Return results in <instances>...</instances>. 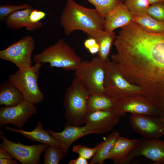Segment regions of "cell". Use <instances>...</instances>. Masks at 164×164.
Wrapping results in <instances>:
<instances>
[{"instance_id": "obj_1", "label": "cell", "mask_w": 164, "mask_h": 164, "mask_svg": "<svg viewBox=\"0 0 164 164\" xmlns=\"http://www.w3.org/2000/svg\"><path fill=\"white\" fill-rule=\"evenodd\" d=\"M111 56L122 76L150 99L164 98V32H148L132 22L121 28Z\"/></svg>"}, {"instance_id": "obj_2", "label": "cell", "mask_w": 164, "mask_h": 164, "mask_svg": "<svg viewBox=\"0 0 164 164\" xmlns=\"http://www.w3.org/2000/svg\"><path fill=\"white\" fill-rule=\"evenodd\" d=\"M60 21L66 36L79 30L94 37L104 30V19L95 9L84 7L73 0H67Z\"/></svg>"}, {"instance_id": "obj_3", "label": "cell", "mask_w": 164, "mask_h": 164, "mask_svg": "<svg viewBox=\"0 0 164 164\" xmlns=\"http://www.w3.org/2000/svg\"><path fill=\"white\" fill-rule=\"evenodd\" d=\"M90 95L84 85L75 77L66 90L63 102L67 123L77 126L85 124Z\"/></svg>"}, {"instance_id": "obj_4", "label": "cell", "mask_w": 164, "mask_h": 164, "mask_svg": "<svg viewBox=\"0 0 164 164\" xmlns=\"http://www.w3.org/2000/svg\"><path fill=\"white\" fill-rule=\"evenodd\" d=\"M33 60L35 63H48L51 67L66 71H75L82 61L74 50L62 38L34 55Z\"/></svg>"}, {"instance_id": "obj_5", "label": "cell", "mask_w": 164, "mask_h": 164, "mask_svg": "<svg viewBox=\"0 0 164 164\" xmlns=\"http://www.w3.org/2000/svg\"><path fill=\"white\" fill-rule=\"evenodd\" d=\"M42 65L36 63L29 67L18 68L9 76L8 79L21 92L25 100L34 104L41 102L44 98L38 83Z\"/></svg>"}, {"instance_id": "obj_6", "label": "cell", "mask_w": 164, "mask_h": 164, "mask_svg": "<svg viewBox=\"0 0 164 164\" xmlns=\"http://www.w3.org/2000/svg\"><path fill=\"white\" fill-rule=\"evenodd\" d=\"M105 62L98 56L94 57L90 61H82L75 71V77L81 81L90 94L104 93Z\"/></svg>"}, {"instance_id": "obj_7", "label": "cell", "mask_w": 164, "mask_h": 164, "mask_svg": "<svg viewBox=\"0 0 164 164\" xmlns=\"http://www.w3.org/2000/svg\"><path fill=\"white\" fill-rule=\"evenodd\" d=\"M104 93L117 99L141 95V88L128 82L119 73L115 63L105 62Z\"/></svg>"}, {"instance_id": "obj_8", "label": "cell", "mask_w": 164, "mask_h": 164, "mask_svg": "<svg viewBox=\"0 0 164 164\" xmlns=\"http://www.w3.org/2000/svg\"><path fill=\"white\" fill-rule=\"evenodd\" d=\"M35 46V41L27 35L0 51V59L12 63L18 68L32 66L31 57Z\"/></svg>"}, {"instance_id": "obj_9", "label": "cell", "mask_w": 164, "mask_h": 164, "mask_svg": "<svg viewBox=\"0 0 164 164\" xmlns=\"http://www.w3.org/2000/svg\"><path fill=\"white\" fill-rule=\"evenodd\" d=\"M2 142L0 147L9 152L14 158L22 164H41L40 157L49 145L42 143L31 145H26L19 142L11 141L1 135Z\"/></svg>"}, {"instance_id": "obj_10", "label": "cell", "mask_w": 164, "mask_h": 164, "mask_svg": "<svg viewBox=\"0 0 164 164\" xmlns=\"http://www.w3.org/2000/svg\"><path fill=\"white\" fill-rule=\"evenodd\" d=\"M34 104L25 100L12 106H2L0 108V127L7 124L14 125L23 129L30 117L36 113Z\"/></svg>"}, {"instance_id": "obj_11", "label": "cell", "mask_w": 164, "mask_h": 164, "mask_svg": "<svg viewBox=\"0 0 164 164\" xmlns=\"http://www.w3.org/2000/svg\"><path fill=\"white\" fill-rule=\"evenodd\" d=\"M129 121L134 132L144 138H158L164 135V122L159 116L132 114Z\"/></svg>"}, {"instance_id": "obj_12", "label": "cell", "mask_w": 164, "mask_h": 164, "mask_svg": "<svg viewBox=\"0 0 164 164\" xmlns=\"http://www.w3.org/2000/svg\"><path fill=\"white\" fill-rule=\"evenodd\" d=\"M115 112L120 117L126 113L161 117L164 114L147 98L136 95L117 99Z\"/></svg>"}, {"instance_id": "obj_13", "label": "cell", "mask_w": 164, "mask_h": 164, "mask_svg": "<svg viewBox=\"0 0 164 164\" xmlns=\"http://www.w3.org/2000/svg\"><path fill=\"white\" fill-rule=\"evenodd\" d=\"M139 156H144L156 164H164V141L158 138L140 139L135 148L122 164H128Z\"/></svg>"}, {"instance_id": "obj_14", "label": "cell", "mask_w": 164, "mask_h": 164, "mask_svg": "<svg viewBox=\"0 0 164 164\" xmlns=\"http://www.w3.org/2000/svg\"><path fill=\"white\" fill-rule=\"evenodd\" d=\"M120 117L115 111H96L87 113L85 124L97 134H104L117 124Z\"/></svg>"}, {"instance_id": "obj_15", "label": "cell", "mask_w": 164, "mask_h": 164, "mask_svg": "<svg viewBox=\"0 0 164 164\" xmlns=\"http://www.w3.org/2000/svg\"><path fill=\"white\" fill-rule=\"evenodd\" d=\"M64 126L63 130L60 132H55L51 129L48 131L63 145L65 156L67 155L69 148L77 140L88 135L97 134L96 131L86 125L83 126H77L67 123Z\"/></svg>"}, {"instance_id": "obj_16", "label": "cell", "mask_w": 164, "mask_h": 164, "mask_svg": "<svg viewBox=\"0 0 164 164\" xmlns=\"http://www.w3.org/2000/svg\"><path fill=\"white\" fill-rule=\"evenodd\" d=\"M5 128L9 131L20 134L32 142H38L64 149L63 145L51 135L48 130L46 131L44 129L43 124L40 121L38 122L35 128L31 131L15 129L7 125Z\"/></svg>"}, {"instance_id": "obj_17", "label": "cell", "mask_w": 164, "mask_h": 164, "mask_svg": "<svg viewBox=\"0 0 164 164\" xmlns=\"http://www.w3.org/2000/svg\"><path fill=\"white\" fill-rule=\"evenodd\" d=\"M133 16L124 3L111 11L104 18V30L114 31L133 22Z\"/></svg>"}, {"instance_id": "obj_18", "label": "cell", "mask_w": 164, "mask_h": 164, "mask_svg": "<svg viewBox=\"0 0 164 164\" xmlns=\"http://www.w3.org/2000/svg\"><path fill=\"white\" fill-rule=\"evenodd\" d=\"M33 9L29 8L16 11L9 15L5 19L6 26L14 29L25 27L29 31H33L41 28L43 23L41 21L37 23L32 22L30 15Z\"/></svg>"}, {"instance_id": "obj_19", "label": "cell", "mask_w": 164, "mask_h": 164, "mask_svg": "<svg viewBox=\"0 0 164 164\" xmlns=\"http://www.w3.org/2000/svg\"><path fill=\"white\" fill-rule=\"evenodd\" d=\"M140 140L129 139L120 136L111 149L107 159L112 160L115 164H122L135 148Z\"/></svg>"}, {"instance_id": "obj_20", "label": "cell", "mask_w": 164, "mask_h": 164, "mask_svg": "<svg viewBox=\"0 0 164 164\" xmlns=\"http://www.w3.org/2000/svg\"><path fill=\"white\" fill-rule=\"evenodd\" d=\"M0 87V105L12 106L25 100L21 92L8 80L2 84Z\"/></svg>"}, {"instance_id": "obj_21", "label": "cell", "mask_w": 164, "mask_h": 164, "mask_svg": "<svg viewBox=\"0 0 164 164\" xmlns=\"http://www.w3.org/2000/svg\"><path fill=\"white\" fill-rule=\"evenodd\" d=\"M117 99L104 93L90 94L88 101L87 113L98 110L115 111Z\"/></svg>"}, {"instance_id": "obj_22", "label": "cell", "mask_w": 164, "mask_h": 164, "mask_svg": "<svg viewBox=\"0 0 164 164\" xmlns=\"http://www.w3.org/2000/svg\"><path fill=\"white\" fill-rule=\"evenodd\" d=\"M116 36L114 31L104 30L93 37L96 39L99 46L97 56L104 62L108 59V57Z\"/></svg>"}, {"instance_id": "obj_23", "label": "cell", "mask_w": 164, "mask_h": 164, "mask_svg": "<svg viewBox=\"0 0 164 164\" xmlns=\"http://www.w3.org/2000/svg\"><path fill=\"white\" fill-rule=\"evenodd\" d=\"M119 133L114 132L109 134L105 140L102 142L101 145L92 157L90 164H102L107 159L109 152L114 143L120 136Z\"/></svg>"}, {"instance_id": "obj_24", "label": "cell", "mask_w": 164, "mask_h": 164, "mask_svg": "<svg viewBox=\"0 0 164 164\" xmlns=\"http://www.w3.org/2000/svg\"><path fill=\"white\" fill-rule=\"evenodd\" d=\"M133 22L149 32L159 33L164 32V23L155 20L147 14L133 17Z\"/></svg>"}, {"instance_id": "obj_25", "label": "cell", "mask_w": 164, "mask_h": 164, "mask_svg": "<svg viewBox=\"0 0 164 164\" xmlns=\"http://www.w3.org/2000/svg\"><path fill=\"white\" fill-rule=\"evenodd\" d=\"M94 5L95 9L103 18L112 10L123 2L121 0H87Z\"/></svg>"}, {"instance_id": "obj_26", "label": "cell", "mask_w": 164, "mask_h": 164, "mask_svg": "<svg viewBox=\"0 0 164 164\" xmlns=\"http://www.w3.org/2000/svg\"><path fill=\"white\" fill-rule=\"evenodd\" d=\"M124 3L133 17L147 14V10L150 5L149 0H125Z\"/></svg>"}, {"instance_id": "obj_27", "label": "cell", "mask_w": 164, "mask_h": 164, "mask_svg": "<svg viewBox=\"0 0 164 164\" xmlns=\"http://www.w3.org/2000/svg\"><path fill=\"white\" fill-rule=\"evenodd\" d=\"M44 164H58L64 155L63 150L51 145L49 146L44 151Z\"/></svg>"}, {"instance_id": "obj_28", "label": "cell", "mask_w": 164, "mask_h": 164, "mask_svg": "<svg viewBox=\"0 0 164 164\" xmlns=\"http://www.w3.org/2000/svg\"><path fill=\"white\" fill-rule=\"evenodd\" d=\"M102 142L97 145L95 147L91 148L81 145L74 146L72 148L73 152L79 154L87 159H89L92 157L100 148Z\"/></svg>"}, {"instance_id": "obj_29", "label": "cell", "mask_w": 164, "mask_h": 164, "mask_svg": "<svg viewBox=\"0 0 164 164\" xmlns=\"http://www.w3.org/2000/svg\"><path fill=\"white\" fill-rule=\"evenodd\" d=\"M147 13L155 20L164 23V4L162 2L150 5Z\"/></svg>"}, {"instance_id": "obj_30", "label": "cell", "mask_w": 164, "mask_h": 164, "mask_svg": "<svg viewBox=\"0 0 164 164\" xmlns=\"http://www.w3.org/2000/svg\"><path fill=\"white\" fill-rule=\"evenodd\" d=\"M31 6L28 4L24 3L20 5L10 4L0 5V19L2 21L12 13L19 10L29 8Z\"/></svg>"}, {"instance_id": "obj_31", "label": "cell", "mask_w": 164, "mask_h": 164, "mask_svg": "<svg viewBox=\"0 0 164 164\" xmlns=\"http://www.w3.org/2000/svg\"><path fill=\"white\" fill-rule=\"evenodd\" d=\"M84 44L85 47L91 54L93 55L98 53L99 46L94 38L90 37L84 41Z\"/></svg>"}, {"instance_id": "obj_32", "label": "cell", "mask_w": 164, "mask_h": 164, "mask_svg": "<svg viewBox=\"0 0 164 164\" xmlns=\"http://www.w3.org/2000/svg\"><path fill=\"white\" fill-rule=\"evenodd\" d=\"M46 16V14L44 12L33 9L30 15L29 19L32 22L35 23L41 22Z\"/></svg>"}, {"instance_id": "obj_33", "label": "cell", "mask_w": 164, "mask_h": 164, "mask_svg": "<svg viewBox=\"0 0 164 164\" xmlns=\"http://www.w3.org/2000/svg\"><path fill=\"white\" fill-rule=\"evenodd\" d=\"M13 156L8 151L0 147V159H13Z\"/></svg>"}, {"instance_id": "obj_34", "label": "cell", "mask_w": 164, "mask_h": 164, "mask_svg": "<svg viewBox=\"0 0 164 164\" xmlns=\"http://www.w3.org/2000/svg\"><path fill=\"white\" fill-rule=\"evenodd\" d=\"M69 164H88L87 159L79 156L76 159H71L68 163Z\"/></svg>"}, {"instance_id": "obj_35", "label": "cell", "mask_w": 164, "mask_h": 164, "mask_svg": "<svg viewBox=\"0 0 164 164\" xmlns=\"http://www.w3.org/2000/svg\"><path fill=\"white\" fill-rule=\"evenodd\" d=\"M0 164H19L16 160L12 159H0Z\"/></svg>"}, {"instance_id": "obj_36", "label": "cell", "mask_w": 164, "mask_h": 164, "mask_svg": "<svg viewBox=\"0 0 164 164\" xmlns=\"http://www.w3.org/2000/svg\"><path fill=\"white\" fill-rule=\"evenodd\" d=\"M162 0H149L150 5L158 2H162Z\"/></svg>"}, {"instance_id": "obj_37", "label": "cell", "mask_w": 164, "mask_h": 164, "mask_svg": "<svg viewBox=\"0 0 164 164\" xmlns=\"http://www.w3.org/2000/svg\"><path fill=\"white\" fill-rule=\"evenodd\" d=\"M161 119L164 122V115L160 117Z\"/></svg>"}, {"instance_id": "obj_38", "label": "cell", "mask_w": 164, "mask_h": 164, "mask_svg": "<svg viewBox=\"0 0 164 164\" xmlns=\"http://www.w3.org/2000/svg\"><path fill=\"white\" fill-rule=\"evenodd\" d=\"M162 2L164 4V0H162Z\"/></svg>"}, {"instance_id": "obj_39", "label": "cell", "mask_w": 164, "mask_h": 164, "mask_svg": "<svg viewBox=\"0 0 164 164\" xmlns=\"http://www.w3.org/2000/svg\"><path fill=\"white\" fill-rule=\"evenodd\" d=\"M121 1L123 0H121Z\"/></svg>"}]
</instances>
